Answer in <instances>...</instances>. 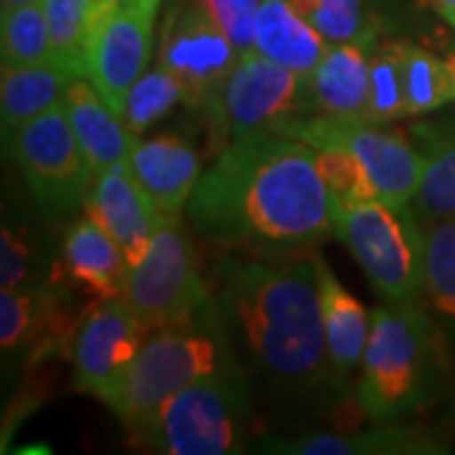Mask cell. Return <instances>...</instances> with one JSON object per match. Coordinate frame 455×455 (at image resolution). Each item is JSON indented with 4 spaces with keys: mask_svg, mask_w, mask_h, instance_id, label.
Returning <instances> with one entry per match:
<instances>
[{
    "mask_svg": "<svg viewBox=\"0 0 455 455\" xmlns=\"http://www.w3.org/2000/svg\"><path fill=\"white\" fill-rule=\"evenodd\" d=\"M412 137L425 157L412 208L420 220H455V119L420 122L412 127Z\"/></svg>",
    "mask_w": 455,
    "mask_h": 455,
    "instance_id": "obj_23",
    "label": "cell"
},
{
    "mask_svg": "<svg viewBox=\"0 0 455 455\" xmlns=\"http://www.w3.org/2000/svg\"><path fill=\"white\" fill-rule=\"evenodd\" d=\"M31 276V245L16 228L3 226L0 243V283L3 289H23Z\"/></svg>",
    "mask_w": 455,
    "mask_h": 455,
    "instance_id": "obj_33",
    "label": "cell"
},
{
    "mask_svg": "<svg viewBox=\"0 0 455 455\" xmlns=\"http://www.w3.org/2000/svg\"><path fill=\"white\" fill-rule=\"evenodd\" d=\"M33 3H44V0H3V11L20 8V5H33Z\"/></svg>",
    "mask_w": 455,
    "mask_h": 455,
    "instance_id": "obj_34",
    "label": "cell"
},
{
    "mask_svg": "<svg viewBox=\"0 0 455 455\" xmlns=\"http://www.w3.org/2000/svg\"><path fill=\"white\" fill-rule=\"evenodd\" d=\"M316 164L324 178L329 196H331V208L339 205H355L364 200H374L377 188H374L370 172L357 157L341 147H324L316 149Z\"/></svg>",
    "mask_w": 455,
    "mask_h": 455,
    "instance_id": "obj_31",
    "label": "cell"
},
{
    "mask_svg": "<svg viewBox=\"0 0 455 455\" xmlns=\"http://www.w3.org/2000/svg\"><path fill=\"white\" fill-rule=\"evenodd\" d=\"M74 74L56 61L31 66H3L0 76V119L3 137L33 116L64 104Z\"/></svg>",
    "mask_w": 455,
    "mask_h": 455,
    "instance_id": "obj_22",
    "label": "cell"
},
{
    "mask_svg": "<svg viewBox=\"0 0 455 455\" xmlns=\"http://www.w3.org/2000/svg\"><path fill=\"white\" fill-rule=\"evenodd\" d=\"M311 107L309 82L286 66L266 59L259 51L238 56L218 94L203 112L211 119L212 134L226 149L233 142L278 132L304 116Z\"/></svg>",
    "mask_w": 455,
    "mask_h": 455,
    "instance_id": "obj_7",
    "label": "cell"
},
{
    "mask_svg": "<svg viewBox=\"0 0 455 455\" xmlns=\"http://www.w3.org/2000/svg\"><path fill=\"white\" fill-rule=\"evenodd\" d=\"M425 309L455 352V220H425Z\"/></svg>",
    "mask_w": 455,
    "mask_h": 455,
    "instance_id": "obj_24",
    "label": "cell"
},
{
    "mask_svg": "<svg viewBox=\"0 0 455 455\" xmlns=\"http://www.w3.org/2000/svg\"><path fill=\"white\" fill-rule=\"evenodd\" d=\"M5 142L44 211L66 215L86 203L94 172L71 127L66 104L33 116L11 132Z\"/></svg>",
    "mask_w": 455,
    "mask_h": 455,
    "instance_id": "obj_8",
    "label": "cell"
},
{
    "mask_svg": "<svg viewBox=\"0 0 455 455\" xmlns=\"http://www.w3.org/2000/svg\"><path fill=\"white\" fill-rule=\"evenodd\" d=\"M451 423L455 427V390H453V403H451Z\"/></svg>",
    "mask_w": 455,
    "mask_h": 455,
    "instance_id": "obj_37",
    "label": "cell"
},
{
    "mask_svg": "<svg viewBox=\"0 0 455 455\" xmlns=\"http://www.w3.org/2000/svg\"><path fill=\"white\" fill-rule=\"evenodd\" d=\"M0 53H3V66H31L53 61L44 3L3 11Z\"/></svg>",
    "mask_w": 455,
    "mask_h": 455,
    "instance_id": "obj_27",
    "label": "cell"
},
{
    "mask_svg": "<svg viewBox=\"0 0 455 455\" xmlns=\"http://www.w3.org/2000/svg\"><path fill=\"white\" fill-rule=\"evenodd\" d=\"M212 293L251 390L289 405L334 395L314 253L226 259Z\"/></svg>",
    "mask_w": 455,
    "mask_h": 455,
    "instance_id": "obj_2",
    "label": "cell"
},
{
    "mask_svg": "<svg viewBox=\"0 0 455 455\" xmlns=\"http://www.w3.org/2000/svg\"><path fill=\"white\" fill-rule=\"evenodd\" d=\"M238 56L203 0H172L160 28L157 64L185 86L188 107L205 109L238 64Z\"/></svg>",
    "mask_w": 455,
    "mask_h": 455,
    "instance_id": "obj_12",
    "label": "cell"
},
{
    "mask_svg": "<svg viewBox=\"0 0 455 455\" xmlns=\"http://www.w3.org/2000/svg\"><path fill=\"white\" fill-rule=\"evenodd\" d=\"M180 101H185V86L180 84L172 71L157 64L155 68L145 71L132 86L130 97H127V109H124V122L140 137L155 122H160L170 109H175Z\"/></svg>",
    "mask_w": 455,
    "mask_h": 455,
    "instance_id": "obj_30",
    "label": "cell"
},
{
    "mask_svg": "<svg viewBox=\"0 0 455 455\" xmlns=\"http://www.w3.org/2000/svg\"><path fill=\"white\" fill-rule=\"evenodd\" d=\"M66 112L92 172L132 170V149L140 140L86 76H74L66 92Z\"/></svg>",
    "mask_w": 455,
    "mask_h": 455,
    "instance_id": "obj_16",
    "label": "cell"
},
{
    "mask_svg": "<svg viewBox=\"0 0 455 455\" xmlns=\"http://www.w3.org/2000/svg\"><path fill=\"white\" fill-rule=\"evenodd\" d=\"M104 0H44L53 61L89 79V38Z\"/></svg>",
    "mask_w": 455,
    "mask_h": 455,
    "instance_id": "obj_25",
    "label": "cell"
},
{
    "mask_svg": "<svg viewBox=\"0 0 455 455\" xmlns=\"http://www.w3.org/2000/svg\"><path fill=\"white\" fill-rule=\"evenodd\" d=\"M132 175L163 212L164 220L180 223L203 172L196 147L178 134H157L152 140L134 142Z\"/></svg>",
    "mask_w": 455,
    "mask_h": 455,
    "instance_id": "obj_15",
    "label": "cell"
},
{
    "mask_svg": "<svg viewBox=\"0 0 455 455\" xmlns=\"http://www.w3.org/2000/svg\"><path fill=\"white\" fill-rule=\"evenodd\" d=\"M433 5L438 8V13H443V11H455V0H433Z\"/></svg>",
    "mask_w": 455,
    "mask_h": 455,
    "instance_id": "obj_35",
    "label": "cell"
},
{
    "mask_svg": "<svg viewBox=\"0 0 455 455\" xmlns=\"http://www.w3.org/2000/svg\"><path fill=\"white\" fill-rule=\"evenodd\" d=\"M407 116L405 84H403V44H382L370 61V109L367 122L392 124Z\"/></svg>",
    "mask_w": 455,
    "mask_h": 455,
    "instance_id": "obj_29",
    "label": "cell"
},
{
    "mask_svg": "<svg viewBox=\"0 0 455 455\" xmlns=\"http://www.w3.org/2000/svg\"><path fill=\"white\" fill-rule=\"evenodd\" d=\"M253 418L251 382L230 362L218 372L205 374L180 390L142 443L155 453L228 455L241 453Z\"/></svg>",
    "mask_w": 455,
    "mask_h": 455,
    "instance_id": "obj_5",
    "label": "cell"
},
{
    "mask_svg": "<svg viewBox=\"0 0 455 455\" xmlns=\"http://www.w3.org/2000/svg\"><path fill=\"white\" fill-rule=\"evenodd\" d=\"M281 134L296 137L314 149L341 147L352 152L370 172L379 200L390 205H412L423 180L425 157L420 147H412L407 137L385 132L382 124L367 119H347L331 114L296 116Z\"/></svg>",
    "mask_w": 455,
    "mask_h": 455,
    "instance_id": "obj_9",
    "label": "cell"
},
{
    "mask_svg": "<svg viewBox=\"0 0 455 455\" xmlns=\"http://www.w3.org/2000/svg\"><path fill=\"white\" fill-rule=\"evenodd\" d=\"M203 5L241 56L256 51V16L260 0H203Z\"/></svg>",
    "mask_w": 455,
    "mask_h": 455,
    "instance_id": "obj_32",
    "label": "cell"
},
{
    "mask_svg": "<svg viewBox=\"0 0 455 455\" xmlns=\"http://www.w3.org/2000/svg\"><path fill=\"white\" fill-rule=\"evenodd\" d=\"M448 64H451V68H453V74H455V53H451V56H448Z\"/></svg>",
    "mask_w": 455,
    "mask_h": 455,
    "instance_id": "obj_38",
    "label": "cell"
},
{
    "mask_svg": "<svg viewBox=\"0 0 455 455\" xmlns=\"http://www.w3.org/2000/svg\"><path fill=\"white\" fill-rule=\"evenodd\" d=\"M291 5L329 44L374 38L367 0H291Z\"/></svg>",
    "mask_w": 455,
    "mask_h": 455,
    "instance_id": "obj_28",
    "label": "cell"
},
{
    "mask_svg": "<svg viewBox=\"0 0 455 455\" xmlns=\"http://www.w3.org/2000/svg\"><path fill=\"white\" fill-rule=\"evenodd\" d=\"M188 215L208 241L253 256H296L334 233L316 149L278 132L220 149L197 180Z\"/></svg>",
    "mask_w": 455,
    "mask_h": 455,
    "instance_id": "obj_1",
    "label": "cell"
},
{
    "mask_svg": "<svg viewBox=\"0 0 455 455\" xmlns=\"http://www.w3.org/2000/svg\"><path fill=\"white\" fill-rule=\"evenodd\" d=\"M122 299L152 334L190 316L212 291L200 276L193 248L175 220H164L152 248L137 266H130Z\"/></svg>",
    "mask_w": 455,
    "mask_h": 455,
    "instance_id": "obj_10",
    "label": "cell"
},
{
    "mask_svg": "<svg viewBox=\"0 0 455 455\" xmlns=\"http://www.w3.org/2000/svg\"><path fill=\"white\" fill-rule=\"evenodd\" d=\"M84 211L112 235L130 266H137L152 248L164 223L132 170H104L92 180Z\"/></svg>",
    "mask_w": 455,
    "mask_h": 455,
    "instance_id": "obj_14",
    "label": "cell"
},
{
    "mask_svg": "<svg viewBox=\"0 0 455 455\" xmlns=\"http://www.w3.org/2000/svg\"><path fill=\"white\" fill-rule=\"evenodd\" d=\"M334 233L387 301H423L425 226L412 205L379 197L339 205Z\"/></svg>",
    "mask_w": 455,
    "mask_h": 455,
    "instance_id": "obj_6",
    "label": "cell"
},
{
    "mask_svg": "<svg viewBox=\"0 0 455 455\" xmlns=\"http://www.w3.org/2000/svg\"><path fill=\"white\" fill-rule=\"evenodd\" d=\"M445 341L423 301H390L370 314L359 367L357 403L374 423H392L425 407L438 390Z\"/></svg>",
    "mask_w": 455,
    "mask_h": 455,
    "instance_id": "obj_3",
    "label": "cell"
},
{
    "mask_svg": "<svg viewBox=\"0 0 455 455\" xmlns=\"http://www.w3.org/2000/svg\"><path fill=\"white\" fill-rule=\"evenodd\" d=\"M147 337L149 331L122 296L94 301L68 341L74 387L112 407Z\"/></svg>",
    "mask_w": 455,
    "mask_h": 455,
    "instance_id": "obj_11",
    "label": "cell"
},
{
    "mask_svg": "<svg viewBox=\"0 0 455 455\" xmlns=\"http://www.w3.org/2000/svg\"><path fill=\"white\" fill-rule=\"evenodd\" d=\"M440 16L445 18V20H448V26H451V28L455 31V11H443Z\"/></svg>",
    "mask_w": 455,
    "mask_h": 455,
    "instance_id": "obj_36",
    "label": "cell"
},
{
    "mask_svg": "<svg viewBox=\"0 0 455 455\" xmlns=\"http://www.w3.org/2000/svg\"><path fill=\"white\" fill-rule=\"evenodd\" d=\"M374 49V38L329 44L319 66L307 79L314 112L347 119H367L370 61Z\"/></svg>",
    "mask_w": 455,
    "mask_h": 455,
    "instance_id": "obj_18",
    "label": "cell"
},
{
    "mask_svg": "<svg viewBox=\"0 0 455 455\" xmlns=\"http://www.w3.org/2000/svg\"><path fill=\"white\" fill-rule=\"evenodd\" d=\"M260 451L289 455H420L438 453L440 448L420 427L392 420L355 433H304L291 438H266Z\"/></svg>",
    "mask_w": 455,
    "mask_h": 455,
    "instance_id": "obj_19",
    "label": "cell"
},
{
    "mask_svg": "<svg viewBox=\"0 0 455 455\" xmlns=\"http://www.w3.org/2000/svg\"><path fill=\"white\" fill-rule=\"evenodd\" d=\"M316 283L322 299V319L329 362L341 382L362 367L364 347L370 339V316L352 293L331 274L326 260L314 253Z\"/></svg>",
    "mask_w": 455,
    "mask_h": 455,
    "instance_id": "obj_20",
    "label": "cell"
},
{
    "mask_svg": "<svg viewBox=\"0 0 455 455\" xmlns=\"http://www.w3.org/2000/svg\"><path fill=\"white\" fill-rule=\"evenodd\" d=\"M329 49L322 33L307 23L291 0H260L256 16V51L309 79Z\"/></svg>",
    "mask_w": 455,
    "mask_h": 455,
    "instance_id": "obj_21",
    "label": "cell"
},
{
    "mask_svg": "<svg viewBox=\"0 0 455 455\" xmlns=\"http://www.w3.org/2000/svg\"><path fill=\"white\" fill-rule=\"evenodd\" d=\"M61 268L64 274H56V278L71 289L86 291L94 301L122 296L130 274L122 248L89 215L66 233Z\"/></svg>",
    "mask_w": 455,
    "mask_h": 455,
    "instance_id": "obj_17",
    "label": "cell"
},
{
    "mask_svg": "<svg viewBox=\"0 0 455 455\" xmlns=\"http://www.w3.org/2000/svg\"><path fill=\"white\" fill-rule=\"evenodd\" d=\"M235 362L226 322L212 293L190 316L152 331L109 410L134 438H145L163 407L205 374Z\"/></svg>",
    "mask_w": 455,
    "mask_h": 455,
    "instance_id": "obj_4",
    "label": "cell"
},
{
    "mask_svg": "<svg viewBox=\"0 0 455 455\" xmlns=\"http://www.w3.org/2000/svg\"><path fill=\"white\" fill-rule=\"evenodd\" d=\"M403 84L407 116L435 112L455 101V74L448 59L412 44H403Z\"/></svg>",
    "mask_w": 455,
    "mask_h": 455,
    "instance_id": "obj_26",
    "label": "cell"
},
{
    "mask_svg": "<svg viewBox=\"0 0 455 455\" xmlns=\"http://www.w3.org/2000/svg\"><path fill=\"white\" fill-rule=\"evenodd\" d=\"M163 0H104L89 38V79L124 119L132 86L152 59V33Z\"/></svg>",
    "mask_w": 455,
    "mask_h": 455,
    "instance_id": "obj_13",
    "label": "cell"
}]
</instances>
